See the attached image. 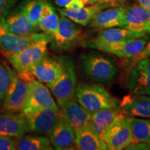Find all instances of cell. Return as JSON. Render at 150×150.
I'll return each mask as SVG.
<instances>
[{
	"instance_id": "15",
	"label": "cell",
	"mask_w": 150,
	"mask_h": 150,
	"mask_svg": "<svg viewBox=\"0 0 150 150\" xmlns=\"http://www.w3.org/2000/svg\"><path fill=\"white\" fill-rule=\"evenodd\" d=\"M29 131V124L22 112H4L0 114V134L18 138Z\"/></svg>"
},
{
	"instance_id": "7",
	"label": "cell",
	"mask_w": 150,
	"mask_h": 150,
	"mask_svg": "<svg viewBox=\"0 0 150 150\" xmlns=\"http://www.w3.org/2000/svg\"><path fill=\"white\" fill-rule=\"evenodd\" d=\"M45 34V33H34L30 35H18L6 29L0 22V49L6 56H8L27 48Z\"/></svg>"
},
{
	"instance_id": "39",
	"label": "cell",
	"mask_w": 150,
	"mask_h": 150,
	"mask_svg": "<svg viewBox=\"0 0 150 150\" xmlns=\"http://www.w3.org/2000/svg\"><path fill=\"white\" fill-rule=\"evenodd\" d=\"M101 1H108V2H111V1H115V0H100Z\"/></svg>"
},
{
	"instance_id": "16",
	"label": "cell",
	"mask_w": 150,
	"mask_h": 150,
	"mask_svg": "<svg viewBox=\"0 0 150 150\" xmlns=\"http://www.w3.org/2000/svg\"><path fill=\"white\" fill-rule=\"evenodd\" d=\"M49 136L52 147L55 149L70 150L76 149L74 129L61 115L59 122Z\"/></svg>"
},
{
	"instance_id": "35",
	"label": "cell",
	"mask_w": 150,
	"mask_h": 150,
	"mask_svg": "<svg viewBox=\"0 0 150 150\" xmlns=\"http://www.w3.org/2000/svg\"><path fill=\"white\" fill-rule=\"evenodd\" d=\"M70 0H55L56 4L59 7H65Z\"/></svg>"
},
{
	"instance_id": "18",
	"label": "cell",
	"mask_w": 150,
	"mask_h": 150,
	"mask_svg": "<svg viewBox=\"0 0 150 150\" xmlns=\"http://www.w3.org/2000/svg\"><path fill=\"white\" fill-rule=\"evenodd\" d=\"M147 34V33H145L134 32L123 27L110 28L101 31L95 39L90 41V46L95 49L99 45L120 42L129 39L139 38L146 36Z\"/></svg>"
},
{
	"instance_id": "8",
	"label": "cell",
	"mask_w": 150,
	"mask_h": 150,
	"mask_svg": "<svg viewBox=\"0 0 150 150\" xmlns=\"http://www.w3.org/2000/svg\"><path fill=\"white\" fill-rule=\"evenodd\" d=\"M61 61L63 65V73L56 81L47 86L56 100L74 97L76 86V72L72 61L69 59H63Z\"/></svg>"
},
{
	"instance_id": "33",
	"label": "cell",
	"mask_w": 150,
	"mask_h": 150,
	"mask_svg": "<svg viewBox=\"0 0 150 150\" xmlns=\"http://www.w3.org/2000/svg\"><path fill=\"white\" fill-rule=\"evenodd\" d=\"M15 0H0V16L11 8Z\"/></svg>"
},
{
	"instance_id": "11",
	"label": "cell",
	"mask_w": 150,
	"mask_h": 150,
	"mask_svg": "<svg viewBox=\"0 0 150 150\" xmlns=\"http://www.w3.org/2000/svg\"><path fill=\"white\" fill-rule=\"evenodd\" d=\"M0 22L11 32L20 35H30L38 31L20 6L17 9H9L0 16Z\"/></svg>"
},
{
	"instance_id": "3",
	"label": "cell",
	"mask_w": 150,
	"mask_h": 150,
	"mask_svg": "<svg viewBox=\"0 0 150 150\" xmlns=\"http://www.w3.org/2000/svg\"><path fill=\"white\" fill-rule=\"evenodd\" d=\"M80 67L86 78L97 83H107L111 81L117 72V67L111 59L94 52L81 56Z\"/></svg>"
},
{
	"instance_id": "21",
	"label": "cell",
	"mask_w": 150,
	"mask_h": 150,
	"mask_svg": "<svg viewBox=\"0 0 150 150\" xmlns=\"http://www.w3.org/2000/svg\"><path fill=\"white\" fill-rule=\"evenodd\" d=\"M108 1H101L89 6L76 9V10H69L66 8H59L61 16H65L75 23L82 26H87L91 23L93 18L101 11L104 10L108 6Z\"/></svg>"
},
{
	"instance_id": "40",
	"label": "cell",
	"mask_w": 150,
	"mask_h": 150,
	"mask_svg": "<svg viewBox=\"0 0 150 150\" xmlns=\"http://www.w3.org/2000/svg\"><path fill=\"white\" fill-rule=\"evenodd\" d=\"M148 145V149H150V142H147Z\"/></svg>"
},
{
	"instance_id": "38",
	"label": "cell",
	"mask_w": 150,
	"mask_h": 150,
	"mask_svg": "<svg viewBox=\"0 0 150 150\" xmlns=\"http://www.w3.org/2000/svg\"><path fill=\"white\" fill-rule=\"evenodd\" d=\"M116 1V0H115ZM121 4H124V3H126L128 2V1H136V0H117Z\"/></svg>"
},
{
	"instance_id": "1",
	"label": "cell",
	"mask_w": 150,
	"mask_h": 150,
	"mask_svg": "<svg viewBox=\"0 0 150 150\" xmlns=\"http://www.w3.org/2000/svg\"><path fill=\"white\" fill-rule=\"evenodd\" d=\"M52 37L46 33L40 39L18 53L7 56L20 77L27 81L35 80L32 67L47 55V45Z\"/></svg>"
},
{
	"instance_id": "19",
	"label": "cell",
	"mask_w": 150,
	"mask_h": 150,
	"mask_svg": "<svg viewBox=\"0 0 150 150\" xmlns=\"http://www.w3.org/2000/svg\"><path fill=\"white\" fill-rule=\"evenodd\" d=\"M80 33V28L74 22L62 16L52 38L57 46L61 48H67L73 45L79 39Z\"/></svg>"
},
{
	"instance_id": "23",
	"label": "cell",
	"mask_w": 150,
	"mask_h": 150,
	"mask_svg": "<svg viewBox=\"0 0 150 150\" xmlns=\"http://www.w3.org/2000/svg\"><path fill=\"white\" fill-rule=\"evenodd\" d=\"M75 146L80 150H106L107 145L89 127L74 130Z\"/></svg>"
},
{
	"instance_id": "24",
	"label": "cell",
	"mask_w": 150,
	"mask_h": 150,
	"mask_svg": "<svg viewBox=\"0 0 150 150\" xmlns=\"http://www.w3.org/2000/svg\"><path fill=\"white\" fill-rule=\"evenodd\" d=\"M122 7H116L102 10L96 15L91 22L93 28L106 29L122 26Z\"/></svg>"
},
{
	"instance_id": "27",
	"label": "cell",
	"mask_w": 150,
	"mask_h": 150,
	"mask_svg": "<svg viewBox=\"0 0 150 150\" xmlns=\"http://www.w3.org/2000/svg\"><path fill=\"white\" fill-rule=\"evenodd\" d=\"M132 144L150 142V119H140L132 117Z\"/></svg>"
},
{
	"instance_id": "37",
	"label": "cell",
	"mask_w": 150,
	"mask_h": 150,
	"mask_svg": "<svg viewBox=\"0 0 150 150\" xmlns=\"http://www.w3.org/2000/svg\"><path fill=\"white\" fill-rule=\"evenodd\" d=\"M144 30L146 33H150V20L146 22L144 25Z\"/></svg>"
},
{
	"instance_id": "34",
	"label": "cell",
	"mask_w": 150,
	"mask_h": 150,
	"mask_svg": "<svg viewBox=\"0 0 150 150\" xmlns=\"http://www.w3.org/2000/svg\"><path fill=\"white\" fill-rule=\"evenodd\" d=\"M136 4L150 12V0H136Z\"/></svg>"
},
{
	"instance_id": "5",
	"label": "cell",
	"mask_w": 150,
	"mask_h": 150,
	"mask_svg": "<svg viewBox=\"0 0 150 150\" xmlns=\"http://www.w3.org/2000/svg\"><path fill=\"white\" fill-rule=\"evenodd\" d=\"M47 108L59 111V108L47 87L36 80L31 81L29 83L27 96L22 112L24 115H27Z\"/></svg>"
},
{
	"instance_id": "29",
	"label": "cell",
	"mask_w": 150,
	"mask_h": 150,
	"mask_svg": "<svg viewBox=\"0 0 150 150\" xmlns=\"http://www.w3.org/2000/svg\"><path fill=\"white\" fill-rule=\"evenodd\" d=\"M13 72L8 65L0 63V108L12 79Z\"/></svg>"
},
{
	"instance_id": "17",
	"label": "cell",
	"mask_w": 150,
	"mask_h": 150,
	"mask_svg": "<svg viewBox=\"0 0 150 150\" xmlns=\"http://www.w3.org/2000/svg\"><path fill=\"white\" fill-rule=\"evenodd\" d=\"M63 71L62 61L45 57L34 65L31 72L38 80L47 86L50 85L60 77Z\"/></svg>"
},
{
	"instance_id": "20",
	"label": "cell",
	"mask_w": 150,
	"mask_h": 150,
	"mask_svg": "<svg viewBox=\"0 0 150 150\" xmlns=\"http://www.w3.org/2000/svg\"><path fill=\"white\" fill-rule=\"evenodd\" d=\"M123 111L120 105L99 110L91 115L88 127L95 134L102 138L106 129Z\"/></svg>"
},
{
	"instance_id": "4",
	"label": "cell",
	"mask_w": 150,
	"mask_h": 150,
	"mask_svg": "<svg viewBox=\"0 0 150 150\" xmlns=\"http://www.w3.org/2000/svg\"><path fill=\"white\" fill-rule=\"evenodd\" d=\"M131 119L132 116L123 111L106 129L101 138L106 142L108 149H125L132 144Z\"/></svg>"
},
{
	"instance_id": "30",
	"label": "cell",
	"mask_w": 150,
	"mask_h": 150,
	"mask_svg": "<svg viewBox=\"0 0 150 150\" xmlns=\"http://www.w3.org/2000/svg\"><path fill=\"white\" fill-rule=\"evenodd\" d=\"M16 149V140L12 137L0 134V150Z\"/></svg>"
},
{
	"instance_id": "14",
	"label": "cell",
	"mask_w": 150,
	"mask_h": 150,
	"mask_svg": "<svg viewBox=\"0 0 150 150\" xmlns=\"http://www.w3.org/2000/svg\"><path fill=\"white\" fill-rule=\"evenodd\" d=\"M121 27L137 33H146L144 25L150 20V12L141 6L134 4L123 6Z\"/></svg>"
},
{
	"instance_id": "10",
	"label": "cell",
	"mask_w": 150,
	"mask_h": 150,
	"mask_svg": "<svg viewBox=\"0 0 150 150\" xmlns=\"http://www.w3.org/2000/svg\"><path fill=\"white\" fill-rule=\"evenodd\" d=\"M131 67L129 89L134 95H150V59L141 60Z\"/></svg>"
},
{
	"instance_id": "9",
	"label": "cell",
	"mask_w": 150,
	"mask_h": 150,
	"mask_svg": "<svg viewBox=\"0 0 150 150\" xmlns=\"http://www.w3.org/2000/svg\"><path fill=\"white\" fill-rule=\"evenodd\" d=\"M60 113L74 130L88 127L91 114L74 98L57 100Z\"/></svg>"
},
{
	"instance_id": "31",
	"label": "cell",
	"mask_w": 150,
	"mask_h": 150,
	"mask_svg": "<svg viewBox=\"0 0 150 150\" xmlns=\"http://www.w3.org/2000/svg\"><path fill=\"white\" fill-rule=\"evenodd\" d=\"M149 58H150V40L146 43L145 46L139 53L134 57L131 58V66L136 64L137 62L145 59H149Z\"/></svg>"
},
{
	"instance_id": "22",
	"label": "cell",
	"mask_w": 150,
	"mask_h": 150,
	"mask_svg": "<svg viewBox=\"0 0 150 150\" xmlns=\"http://www.w3.org/2000/svg\"><path fill=\"white\" fill-rule=\"evenodd\" d=\"M120 105L124 111L132 117L150 118V95H127Z\"/></svg>"
},
{
	"instance_id": "28",
	"label": "cell",
	"mask_w": 150,
	"mask_h": 150,
	"mask_svg": "<svg viewBox=\"0 0 150 150\" xmlns=\"http://www.w3.org/2000/svg\"><path fill=\"white\" fill-rule=\"evenodd\" d=\"M46 0H26L20 6L22 10L35 27H38L40 12Z\"/></svg>"
},
{
	"instance_id": "26",
	"label": "cell",
	"mask_w": 150,
	"mask_h": 150,
	"mask_svg": "<svg viewBox=\"0 0 150 150\" xmlns=\"http://www.w3.org/2000/svg\"><path fill=\"white\" fill-rule=\"evenodd\" d=\"M16 149L51 150L53 149L48 138L42 136H22L16 140Z\"/></svg>"
},
{
	"instance_id": "2",
	"label": "cell",
	"mask_w": 150,
	"mask_h": 150,
	"mask_svg": "<svg viewBox=\"0 0 150 150\" xmlns=\"http://www.w3.org/2000/svg\"><path fill=\"white\" fill-rule=\"evenodd\" d=\"M74 97L91 115L103 108L120 105L119 100L112 97L104 86L96 83L77 84Z\"/></svg>"
},
{
	"instance_id": "12",
	"label": "cell",
	"mask_w": 150,
	"mask_h": 150,
	"mask_svg": "<svg viewBox=\"0 0 150 150\" xmlns=\"http://www.w3.org/2000/svg\"><path fill=\"white\" fill-rule=\"evenodd\" d=\"M31 131L50 136L59 122L61 113L50 108L25 115Z\"/></svg>"
},
{
	"instance_id": "32",
	"label": "cell",
	"mask_w": 150,
	"mask_h": 150,
	"mask_svg": "<svg viewBox=\"0 0 150 150\" xmlns=\"http://www.w3.org/2000/svg\"><path fill=\"white\" fill-rule=\"evenodd\" d=\"M85 6L83 0H70V2L65 6V8L69 10H76Z\"/></svg>"
},
{
	"instance_id": "25",
	"label": "cell",
	"mask_w": 150,
	"mask_h": 150,
	"mask_svg": "<svg viewBox=\"0 0 150 150\" xmlns=\"http://www.w3.org/2000/svg\"><path fill=\"white\" fill-rule=\"evenodd\" d=\"M59 20L60 18L56 14L54 8L46 0L41 9L40 20L38 22L39 29L52 38L59 25Z\"/></svg>"
},
{
	"instance_id": "13",
	"label": "cell",
	"mask_w": 150,
	"mask_h": 150,
	"mask_svg": "<svg viewBox=\"0 0 150 150\" xmlns=\"http://www.w3.org/2000/svg\"><path fill=\"white\" fill-rule=\"evenodd\" d=\"M147 42V37L146 35L139 38L129 39L120 42L99 45L95 49L99 51L111 54L121 59H131L139 53Z\"/></svg>"
},
{
	"instance_id": "6",
	"label": "cell",
	"mask_w": 150,
	"mask_h": 150,
	"mask_svg": "<svg viewBox=\"0 0 150 150\" xmlns=\"http://www.w3.org/2000/svg\"><path fill=\"white\" fill-rule=\"evenodd\" d=\"M29 83L20 77L18 73L13 72L10 86L1 106L4 111L22 112L27 96Z\"/></svg>"
},
{
	"instance_id": "36",
	"label": "cell",
	"mask_w": 150,
	"mask_h": 150,
	"mask_svg": "<svg viewBox=\"0 0 150 150\" xmlns=\"http://www.w3.org/2000/svg\"><path fill=\"white\" fill-rule=\"evenodd\" d=\"M83 1L85 5H91L97 2H99V1H100V0H83Z\"/></svg>"
}]
</instances>
